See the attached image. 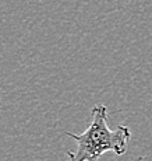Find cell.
I'll list each match as a JSON object with an SVG mask.
<instances>
[{"label":"cell","instance_id":"obj_1","mask_svg":"<svg viewBox=\"0 0 152 161\" xmlns=\"http://www.w3.org/2000/svg\"><path fill=\"white\" fill-rule=\"evenodd\" d=\"M67 136L77 142L76 151H67L69 161H98L107 151L123 156L131 137L127 126L110 129L107 126V108L103 104H97L92 108L91 125L81 135L66 132Z\"/></svg>","mask_w":152,"mask_h":161}]
</instances>
